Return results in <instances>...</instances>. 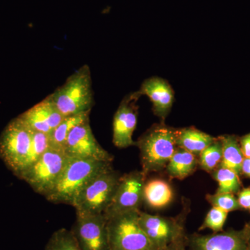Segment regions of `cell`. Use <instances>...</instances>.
Segmentation results:
<instances>
[{
    "label": "cell",
    "mask_w": 250,
    "mask_h": 250,
    "mask_svg": "<svg viewBox=\"0 0 250 250\" xmlns=\"http://www.w3.org/2000/svg\"><path fill=\"white\" fill-rule=\"evenodd\" d=\"M112 163L93 159H70L53 188L45 195L49 202L73 207L81 192L98 174L111 167Z\"/></svg>",
    "instance_id": "1"
},
{
    "label": "cell",
    "mask_w": 250,
    "mask_h": 250,
    "mask_svg": "<svg viewBox=\"0 0 250 250\" xmlns=\"http://www.w3.org/2000/svg\"><path fill=\"white\" fill-rule=\"evenodd\" d=\"M49 96L63 117L91 111L95 100L90 67L82 65Z\"/></svg>",
    "instance_id": "2"
},
{
    "label": "cell",
    "mask_w": 250,
    "mask_h": 250,
    "mask_svg": "<svg viewBox=\"0 0 250 250\" xmlns=\"http://www.w3.org/2000/svg\"><path fill=\"white\" fill-rule=\"evenodd\" d=\"M177 130L164 123L152 126L136 143L142 171L146 176L166 169L177 149Z\"/></svg>",
    "instance_id": "3"
},
{
    "label": "cell",
    "mask_w": 250,
    "mask_h": 250,
    "mask_svg": "<svg viewBox=\"0 0 250 250\" xmlns=\"http://www.w3.org/2000/svg\"><path fill=\"white\" fill-rule=\"evenodd\" d=\"M139 211L106 218L109 250H158L140 225Z\"/></svg>",
    "instance_id": "4"
},
{
    "label": "cell",
    "mask_w": 250,
    "mask_h": 250,
    "mask_svg": "<svg viewBox=\"0 0 250 250\" xmlns=\"http://www.w3.org/2000/svg\"><path fill=\"white\" fill-rule=\"evenodd\" d=\"M121 176L110 167L98 174L78 195L73 207L78 214H104L111 203Z\"/></svg>",
    "instance_id": "5"
},
{
    "label": "cell",
    "mask_w": 250,
    "mask_h": 250,
    "mask_svg": "<svg viewBox=\"0 0 250 250\" xmlns=\"http://www.w3.org/2000/svg\"><path fill=\"white\" fill-rule=\"evenodd\" d=\"M33 131L18 117L0 135V158L16 176L27 166Z\"/></svg>",
    "instance_id": "6"
},
{
    "label": "cell",
    "mask_w": 250,
    "mask_h": 250,
    "mask_svg": "<svg viewBox=\"0 0 250 250\" xmlns=\"http://www.w3.org/2000/svg\"><path fill=\"white\" fill-rule=\"evenodd\" d=\"M68 159L63 151L49 147L18 177L27 182L34 191L45 197L57 184Z\"/></svg>",
    "instance_id": "7"
},
{
    "label": "cell",
    "mask_w": 250,
    "mask_h": 250,
    "mask_svg": "<svg viewBox=\"0 0 250 250\" xmlns=\"http://www.w3.org/2000/svg\"><path fill=\"white\" fill-rule=\"evenodd\" d=\"M187 210H183L177 218L152 215L140 210L139 224L156 249L167 250L171 245L187 238L184 228Z\"/></svg>",
    "instance_id": "8"
},
{
    "label": "cell",
    "mask_w": 250,
    "mask_h": 250,
    "mask_svg": "<svg viewBox=\"0 0 250 250\" xmlns=\"http://www.w3.org/2000/svg\"><path fill=\"white\" fill-rule=\"evenodd\" d=\"M146 178L142 170L132 171L121 176L113 200L104 213L105 218L141 210Z\"/></svg>",
    "instance_id": "9"
},
{
    "label": "cell",
    "mask_w": 250,
    "mask_h": 250,
    "mask_svg": "<svg viewBox=\"0 0 250 250\" xmlns=\"http://www.w3.org/2000/svg\"><path fill=\"white\" fill-rule=\"evenodd\" d=\"M64 152L70 159H93L112 163L113 156L98 142L90 126V121L77 125L70 131Z\"/></svg>",
    "instance_id": "10"
},
{
    "label": "cell",
    "mask_w": 250,
    "mask_h": 250,
    "mask_svg": "<svg viewBox=\"0 0 250 250\" xmlns=\"http://www.w3.org/2000/svg\"><path fill=\"white\" fill-rule=\"evenodd\" d=\"M71 229L82 250H109L104 214H78Z\"/></svg>",
    "instance_id": "11"
},
{
    "label": "cell",
    "mask_w": 250,
    "mask_h": 250,
    "mask_svg": "<svg viewBox=\"0 0 250 250\" xmlns=\"http://www.w3.org/2000/svg\"><path fill=\"white\" fill-rule=\"evenodd\" d=\"M142 95L139 90L126 95L113 117V143L118 148L136 146L133 134L137 125V102Z\"/></svg>",
    "instance_id": "12"
},
{
    "label": "cell",
    "mask_w": 250,
    "mask_h": 250,
    "mask_svg": "<svg viewBox=\"0 0 250 250\" xmlns=\"http://www.w3.org/2000/svg\"><path fill=\"white\" fill-rule=\"evenodd\" d=\"M250 225L241 230L187 236V246L190 250H248Z\"/></svg>",
    "instance_id": "13"
},
{
    "label": "cell",
    "mask_w": 250,
    "mask_h": 250,
    "mask_svg": "<svg viewBox=\"0 0 250 250\" xmlns=\"http://www.w3.org/2000/svg\"><path fill=\"white\" fill-rule=\"evenodd\" d=\"M18 117L32 131L48 136L64 118L49 95Z\"/></svg>",
    "instance_id": "14"
},
{
    "label": "cell",
    "mask_w": 250,
    "mask_h": 250,
    "mask_svg": "<svg viewBox=\"0 0 250 250\" xmlns=\"http://www.w3.org/2000/svg\"><path fill=\"white\" fill-rule=\"evenodd\" d=\"M139 91L149 98L152 103L154 114L164 123L174 100V90L168 82L159 77H152L145 80Z\"/></svg>",
    "instance_id": "15"
},
{
    "label": "cell",
    "mask_w": 250,
    "mask_h": 250,
    "mask_svg": "<svg viewBox=\"0 0 250 250\" xmlns=\"http://www.w3.org/2000/svg\"><path fill=\"white\" fill-rule=\"evenodd\" d=\"M174 192L170 184L164 179H153L145 184L143 202L153 208H162L170 205Z\"/></svg>",
    "instance_id": "16"
},
{
    "label": "cell",
    "mask_w": 250,
    "mask_h": 250,
    "mask_svg": "<svg viewBox=\"0 0 250 250\" xmlns=\"http://www.w3.org/2000/svg\"><path fill=\"white\" fill-rule=\"evenodd\" d=\"M215 139L216 138L194 127L177 130V147L183 148L196 156L200 155Z\"/></svg>",
    "instance_id": "17"
},
{
    "label": "cell",
    "mask_w": 250,
    "mask_h": 250,
    "mask_svg": "<svg viewBox=\"0 0 250 250\" xmlns=\"http://www.w3.org/2000/svg\"><path fill=\"white\" fill-rule=\"evenodd\" d=\"M198 165L196 155L177 147L166 169L171 178L184 179L193 173Z\"/></svg>",
    "instance_id": "18"
},
{
    "label": "cell",
    "mask_w": 250,
    "mask_h": 250,
    "mask_svg": "<svg viewBox=\"0 0 250 250\" xmlns=\"http://www.w3.org/2000/svg\"><path fill=\"white\" fill-rule=\"evenodd\" d=\"M218 139L223 146V159L219 167L230 169L240 175L245 157L240 146L239 139L234 135H224Z\"/></svg>",
    "instance_id": "19"
},
{
    "label": "cell",
    "mask_w": 250,
    "mask_h": 250,
    "mask_svg": "<svg viewBox=\"0 0 250 250\" xmlns=\"http://www.w3.org/2000/svg\"><path fill=\"white\" fill-rule=\"evenodd\" d=\"M90 111L64 117L60 124L49 136V146L54 149L63 151L67 136L77 125L89 121ZM64 152V151H63Z\"/></svg>",
    "instance_id": "20"
},
{
    "label": "cell",
    "mask_w": 250,
    "mask_h": 250,
    "mask_svg": "<svg viewBox=\"0 0 250 250\" xmlns=\"http://www.w3.org/2000/svg\"><path fill=\"white\" fill-rule=\"evenodd\" d=\"M218 183L216 193H237L241 189L239 175L230 169L219 167L211 172Z\"/></svg>",
    "instance_id": "21"
},
{
    "label": "cell",
    "mask_w": 250,
    "mask_h": 250,
    "mask_svg": "<svg viewBox=\"0 0 250 250\" xmlns=\"http://www.w3.org/2000/svg\"><path fill=\"white\" fill-rule=\"evenodd\" d=\"M199 156V166L202 170L209 173L216 170L223 159V146L220 140L216 138L214 142L204 149Z\"/></svg>",
    "instance_id": "22"
},
{
    "label": "cell",
    "mask_w": 250,
    "mask_h": 250,
    "mask_svg": "<svg viewBox=\"0 0 250 250\" xmlns=\"http://www.w3.org/2000/svg\"><path fill=\"white\" fill-rule=\"evenodd\" d=\"M45 250H82L71 230L61 228L52 233Z\"/></svg>",
    "instance_id": "23"
},
{
    "label": "cell",
    "mask_w": 250,
    "mask_h": 250,
    "mask_svg": "<svg viewBox=\"0 0 250 250\" xmlns=\"http://www.w3.org/2000/svg\"><path fill=\"white\" fill-rule=\"evenodd\" d=\"M49 147H50V146H49L48 135L44 134V133L33 131L30 154H29V158H28L27 166H26L24 170L27 168L29 166H30L31 164L36 162Z\"/></svg>",
    "instance_id": "24"
},
{
    "label": "cell",
    "mask_w": 250,
    "mask_h": 250,
    "mask_svg": "<svg viewBox=\"0 0 250 250\" xmlns=\"http://www.w3.org/2000/svg\"><path fill=\"white\" fill-rule=\"evenodd\" d=\"M228 215V212L218 207H212L207 213L202 226L200 228V230L208 229L213 231V233L223 231Z\"/></svg>",
    "instance_id": "25"
},
{
    "label": "cell",
    "mask_w": 250,
    "mask_h": 250,
    "mask_svg": "<svg viewBox=\"0 0 250 250\" xmlns=\"http://www.w3.org/2000/svg\"><path fill=\"white\" fill-rule=\"evenodd\" d=\"M207 201L213 207H218L225 211L231 212L241 209L238 200L231 193H216L207 195Z\"/></svg>",
    "instance_id": "26"
},
{
    "label": "cell",
    "mask_w": 250,
    "mask_h": 250,
    "mask_svg": "<svg viewBox=\"0 0 250 250\" xmlns=\"http://www.w3.org/2000/svg\"><path fill=\"white\" fill-rule=\"evenodd\" d=\"M238 204L241 208L250 210V188H247L238 192Z\"/></svg>",
    "instance_id": "27"
},
{
    "label": "cell",
    "mask_w": 250,
    "mask_h": 250,
    "mask_svg": "<svg viewBox=\"0 0 250 250\" xmlns=\"http://www.w3.org/2000/svg\"><path fill=\"white\" fill-rule=\"evenodd\" d=\"M240 146L245 158H250V133L239 139Z\"/></svg>",
    "instance_id": "28"
},
{
    "label": "cell",
    "mask_w": 250,
    "mask_h": 250,
    "mask_svg": "<svg viewBox=\"0 0 250 250\" xmlns=\"http://www.w3.org/2000/svg\"><path fill=\"white\" fill-rule=\"evenodd\" d=\"M241 174L250 178V158H244L241 166Z\"/></svg>",
    "instance_id": "29"
},
{
    "label": "cell",
    "mask_w": 250,
    "mask_h": 250,
    "mask_svg": "<svg viewBox=\"0 0 250 250\" xmlns=\"http://www.w3.org/2000/svg\"><path fill=\"white\" fill-rule=\"evenodd\" d=\"M186 241H187V238L185 239L176 242L174 244L171 245L167 250H187Z\"/></svg>",
    "instance_id": "30"
},
{
    "label": "cell",
    "mask_w": 250,
    "mask_h": 250,
    "mask_svg": "<svg viewBox=\"0 0 250 250\" xmlns=\"http://www.w3.org/2000/svg\"><path fill=\"white\" fill-rule=\"evenodd\" d=\"M248 250H250V231L249 237H248Z\"/></svg>",
    "instance_id": "31"
}]
</instances>
